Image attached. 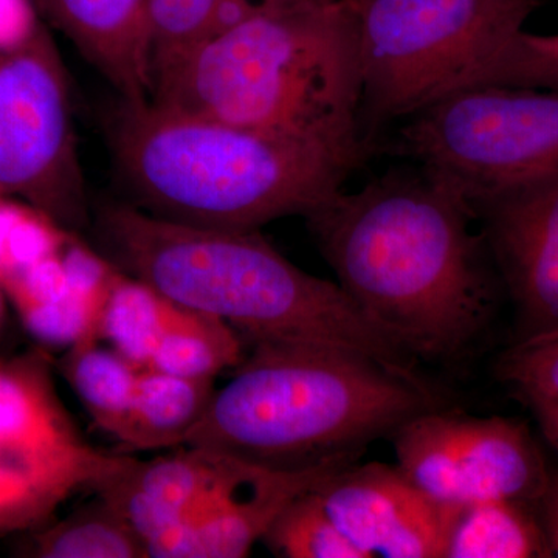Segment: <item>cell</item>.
I'll return each instance as SVG.
<instances>
[{
  "mask_svg": "<svg viewBox=\"0 0 558 558\" xmlns=\"http://www.w3.org/2000/svg\"><path fill=\"white\" fill-rule=\"evenodd\" d=\"M304 219L337 284L414 359H457L486 332L501 279L447 183L422 168L389 171Z\"/></svg>",
  "mask_w": 558,
  "mask_h": 558,
  "instance_id": "obj_1",
  "label": "cell"
},
{
  "mask_svg": "<svg viewBox=\"0 0 558 558\" xmlns=\"http://www.w3.org/2000/svg\"><path fill=\"white\" fill-rule=\"evenodd\" d=\"M150 101L360 165L362 65L352 0H277L153 78Z\"/></svg>",
  "mask_w": 558,
  "mask_h": 558,
  "instance_id": "obj_2",
  "label": "cell"
},
{
  "mask_svg": "<svg viewBox=\"0 0 558 558\" xmlns=\"http://www.w3.org/2000/svg\"><path fill=\"white\" fill-rule=\"evenodd\" d=\"M97 238L124 277L220 319L253 344H329L421 379L416 359L371 323L337 282L301 270L259 230L190 226L131 202H110L98 209Z\"/></svg>",
  "mask_w": 558,
  "mask_h": 558,
  "instance_id": "obj_3",
  "label": "cell"
},
{
  "mask_svg": "<svg viewBox=\"0 0 558 558\" xmlns=\"http://www.w3.org/2000/svg\"><path fill=\"white\" fill-rule=\"evenodd\" d=\"M183 446L275 470L360 458L410 418L446 409L424 379L355 351L256 343Z\"/></svg>",
  "mask_w": 558,
  "mask_h": 558,
  "instance_id": "obj_4",
  "label": "cell"
},
{
  "mask_svg": "<svg viewBox=\"0 0 558 558\" xmlns=\"http://www.w3.org/2000/svg\"><path fill=\"white\" fill-rule=\"evenodd\" d=\"M110 148L131 204L159 218L259 230L306 216L357 165L326 150L150 100H121Z\"/></svg>",
  "mask_w": 558,
  "mask_h": 558,
  "instance_id": "obj_5",
  "label": "cell"
},
{
  "mask_svg": "<svg viewBox=\"0 0 558 558\" xmlns=\"http://www.w3.org/2000/svg\"><path fill=\"white\" fill-rule=\"evenodd\" d=\"M362 128L407 120L461 89L545 0H352Z\"/></svg>",
  "mask_w": 558,
  "mask_h": 558,
  "instance_id": "obj_6",
  "label": "cell"
},
{
  "mask_svg": "<svg viewBox=\"0 0 558 558\" xmlns=\"http://www.w3.org/2000/svg\"><path fill=\"white\" fill-rule=\"evenodd\" d=\"M395 150L473 204L558 171V90L451 92L403 120Z\"/></svg>",
  "mask_w": 558,
  "mask_h": 558,
  "instance_id": "obj_7",
  "label": "cell"
},
{
  "mask_svg": "<svg viewBox=\"0 0 558 558\" xmlns=\"http://www.w3.org/2000/svg\"><path fill=\"white\" fill-rule=\"evenodd\" d=\"M0 194L65 230L89 222L68 70L43 22L0 47Z\"/></svg>",
  "mask_w": 558,
  "mask_h": 558,
  "instance_id": "obj_8",
  "label": "cell"
},
{
  "mask_svg": "<svg viewBox=\"0 0 558 558\" xmlns=\"http://www.w3.org/2000/svg\"><path fill=\"white\" fill-rule=\"evenodd\" d=\"M120 457L83 438L46 355L0 360V537L49 523L62 502L92 490Z\"/></svg>",
  "mask_w": 558,
  "mask_h": 558,
  "instance_id": "obj_9",
  "label": "cell"
},
{
  "mask_svg": "<svg viewBox=\"0 0 558 558\" xmlns=\"http://www.w3.org/2000/svg\"><path fill=\"white\" fill-rule=\"evenodd\" d=\"M391 440L398 468L447 509L488 499L539 502L548 488L545 454L515 418L433 410L410 418Z\"/></svg>",
  "mask_w": 558,
  "mask_h": 558,
  "instance_id": "obj_10",
  "label": "cell"
},
{
  "mask_svg": "<svg viewBox=\"0 0 558 558\" xmlns=\"http://www.w3.org/2000/svg\"><path fill=\"white\" fill-rule=\"evenodd\" d=\"M470 208L515 310V340L558 328V171Z\"/></svg>",
  "mask_w": 558,
  "mask_h": 558,
  "instance_id": "obj_11",
  "label": "cell"
},
{
  "mask_svg": "<svg viewBox=\"0 0 558 558\" xmlns=\"http://www.w3.org/2000/svg\"><path fill=\"white\" fill-rule=\"evenodd\" d=\"M357 461L359 458H340L317 468L275 470L226 457L207 501L189 521L146 543V556L247 557L290 501Z\"/></svg>",
  "mask_w": 558,
  "mask_h": 558,
  "instance_id": "obj_12",
  "label": "cell"
},
{
  "mask_svg": "<svg viewBox=\"0 0 558 558\" xmlns=\"http://www.w3.org/2000/svg\"><path fill=\"white\" fill-rule=\"evenodd\" d=\"M315 492L366 558H444L457 509L433 501L398 464L357 461L332 473Z\"/></svg>",
  "mask_w": 558,
  "mask_h": 558,
  "instance_id": "obj_13",
  "label": "cell"
},
{
  "mask_svg": "<svg viewBox=\"0 0 558 558\" xmlns=\"http://www.w3.org/2000/svg\"><path fill=\"white\" fill-rule=\"evenodd\" d=\"M183 447L149 461L120 457L92 488L128 521L145 549L150 539L185 523L201 509L226 464L223 454Z\"/></svg>",
  "mask_w": 558,
  "mask_h": 558,
  "instance_id": "obj_14",
  "label": "cell"
},
{
  "mask_svg": "<svg viewBox=\"0 0 558 558\" xmlns=\"http://www.w3.org/2000/svg\"><path fill=\"white\" fill-rule=\"evenodd\" d=\"M44 16L119 92L149 100V0H35Z\"/></svg>",
  "mask_w": 558,
  "mask_h": 558,
  "instance_id": "obj_15",
  "label": "cell"
},
{
  "mask_svg": "<svg viewBox=\"0 0 558 558\" xmlns=\"http://www.w3.org/2000/svg\"><path fill=\"white\" fill-rule=\"evenodd\" d=\"M215 380L140 371L130 418L119 444L124 451L183 446L215 396Z\"/></svg>",
  "mask_w": 558,
  "mask_h": 558,
  "instance_id": "obj_16",
  "label": "cell"
},
{
  "mask_svg": "<svg viewBox=\"0 0 558 558\" xmlns=\"http://www.w3.org/2000/svg\"><path fill=\"white\" fill-rule=\"evenodd\" d=\"M539 502L488 499L454 510L444 558H550Z\"/></svg>",
  "mask_w": 558,
  "mask_h": 558,
  "instance_id": "obj_17",
  "label": "cell"
},
{
  "mask_svg": "<svg viewBox=\"0 0 558 558\" xmlns=\"http://www.w3.org/2000/svg\"><path fill=\"white\" fill-rule=\"evenodd\" d=\"M60 369L95 425L119 440L130 418L142 368L117 349L87 340L70 347Z\"/></svg>",
  "mask_w": 558,
  "mask_h": 558,
  "instance_id": "obj_18",
  "label": "cell"
},
{
  "mask_svg": "<svg viewBox=\"0 0 558 558\" xmlns=\"http://www.w3.org/2000/svg\"><path fill=\"white\" fill-rule=\"evenodd\" d=\"M28 556L39 558H142L145 545L108 501L98 497L64 520L28 532Z\"/></svg>",
  "mask_w": 558,
  "mask_h": 558,
  "instance_id": "obj_19",
  "label": "cell"
},
{
  "mask_svg": "<svg viewBox=\"0 0 558 558\" xmlns=\"http://www.w3.org/2000/svg\"><path fill=\"white\" fill-rule=\"evenodd\" d=\"M180 312L182 307L137 279H116L98 318L97 337L145 369Z\"/></svg>",
  "mask_w": 558,
  "mask_h": 558,
  "instance_id": "obj_20",
  "label": "cell"
},
{
  "mask_svg": "<svg viewBox=\"0 0 558 558\" xmlns=\"http://www.w3.org/2000/svg\"><path fill=\"white\" fill-rule=\"evenodd\" d=\"M240 333L220 319L182 307L179 318L161 337L148 368L186 379H216L242 362Z\"/></svg>",
  "mask_w": 558,
  "mask_h": 558,
  "instance_id": "obj_21",
  "label": "cell"
},
{
  "mask_svg": "<svg viewBox=\"0 0 558 558\" xmlns=\"http://www.w3.org/2000/svg\"><path fill=\"white\" fill-rule=\"evenodd\" d=\"M263 542L284 558H366L330 519L315 488L281 510Z\"/></svg>",
  "mask_w": 558,
  "mask_h": 558,
  "instance_id": "obj_22",
  "label": "cell"
},
{
  "mask_svg": "<svg viewBox=\"0 0 558 558\" xmlns=\"http://www.w3.org/2000/svg\"><path fill=\"white\" fill-rule=\"evenodd\" d=\"M475 86L558 90V33L535 35L521 28L473 72L461 89Z\"/></svg>",
  "mask_w": 558,
  "mask_h": 558,
  "instance_id": "obj_23",
  "label": "cell"
},
{
  "mask_svg": "<svg viewBox=\"0 0 558 558\" xmlns=\"http://www.w3.org/2000/svg\"><path fill=\"white\" fill-rule=\"evenodd\" d=\"M223 2L226 0H149L153 78L207 38Z\"/></svg>",
  "mask_w": 558,
  "mask_h": 558,
  "instance_id": "obj_24",
  "label": "cell"
},
{
  "mask_svg": "<svg viewBox=\"0 0 558 558\" xmlns=\"http://www.w3.org/2000/svg\"><path fill=\"white\" fill-rule=\"evenodd\" d=\"M495 369L524 405L558 403V328L513 341Z\"/></svg>",
  "mask_w": 558,
  "mask_h": 558,
  "instance_id": "obj_25",
  "label": "cell"
},
{
  "mask_svg": "<svg viewBox=\"0 0 558 558\" xmlns=\"http://www.w3.org/2000/svg\"><path fill=\"white\" fill-rule=\"evenodd\" d=\"M38 24L31 0H0V47L16 46Z\"/></svg>",
  "mask_w": 558,
  "mask_h": 558,
  "instance_id": "obj_26",
  "label": "cell"
},
{
  "mask_svg": "<svg viewBox=\"0 0 558 558\" xmlns=\"http://www.w3.org/2000/svg\"><path fill=\"white\" fill-rule=\"evenodd\" d=\"M543 526L548 535L550 554L558 557V472H550V480L539 501Z\"/></svg>",
  "mask_w": 558,
  "mask_h": 558,
  "instance_id": "obj_27",
  "label": "cell"
},
{
  "mask_svg": "<svg viewBox=\"0 0 558 558\" xmlns=\"http://www.w3.org/2000/svg\"><path fill=\"white\" fill-rule=\"evenodd\" d=\"M526 407L534 414L543 438L558 454V403L534 402Z\"/></svg>",
  "mask_w": 558,
  "mask_h": 558,
  "instance_id": "obj_28",
  "label": "cell"
},
{
  "mask_svg": "<svg viewBox=\"0 0 558 558\" xmlns=\"http://www.w3.org/2000/svg\"><path fill=\"white\" fill-rule=\"evenodd\" d=\"M3 318V299H2V288H0V323H2Z\"/></svg>",
  "mask_w": 558,
  "mask_h": 558,
  "instance_id": "obj_29",
  "label": "cell"
},
{
  "mask_svg": "<svg viewBox=\"0 0 558 558\" xmlns=\"http://www.w3.org/2000/svg\"><path fill=\"white\" fill-rule=\"evenodd\" d=\"M314 2H332V0H314Z\"/></svg>",
  "mask_w": 558,
  "mask_h": 558,
  "instance_id": "obj_30",
  "label": "cell"
}]
</instances>
